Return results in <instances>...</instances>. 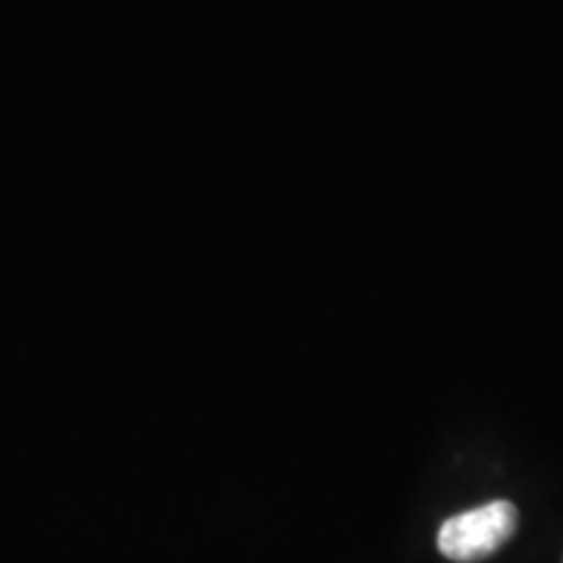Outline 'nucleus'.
Wrapping results in <instances>:
<instances>
[{"label":"nucleus","mask_w":563,"mask_h":563,"mask_svg":"<svg viewBox=\"0 0 563 563\" xmlns=\"http://www.w3.org/2000/svg\"><path fill=\"white\" fill-rule=\"evenodd\" d=\"M519 511L511 501H490L477 509L454 514L439 530V551L449 561L473 563L488 559L517 532Z\"/></svg>","instance_id":"obj_1"}]
</instances>
